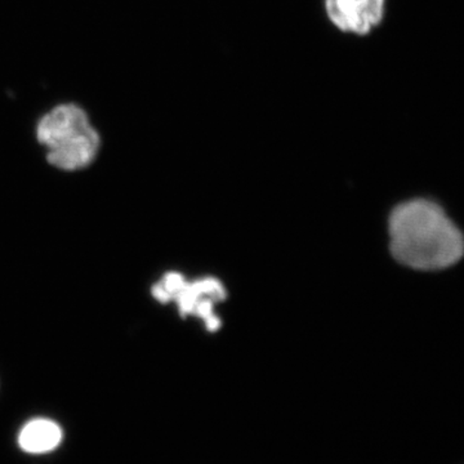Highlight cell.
<instances>
[{
    "label": "cell",
    "instance_id": "obj_1",
    "mask_svg": "<svg viewBox=\"0 0 464 464\" xmlns=\"http://www.w3.org/2000/svg\"><path fill=\"white\" fill-rule=\"evenodd\" d=\"M389 232L393 257L415 270H442L464 255L462 232L435 201L400 204L391 213Z\"/></svg>",
    "mask_w": 464,
    "mask_h": 464
},
{
    "label": "cell",
    "instance_id": "obj_2",
    "mask_svg": "<svg viewBox=\"0 0 464 464\" xmlns=\"http://www.w3.org/2000/svg\"><path fill=\"white\" fill-rule=\"evenodd\" d=\"M39 142L47 148L52 166L79 170L91 166L100 149V136L87 115L75 105H63L42 119L36 130Z\"/></svg>",
    "mask_w": 464,
    "mask_h": 464
},
{
    "label": "cell",
    "instance_id": "obj_3",
    "mask_svg": "<svg viewBox=\"0 0 464 464\" xmlns=\"http://www.w3.org/2000/svg\"><path fill=\"white\" fill-rule=\"evenodd\" d=\"M152 295L161 304L174 302L182 316H197L206 323L210 332L219 328V319L215 315V304L224 301L226 290L217 279L188 282L179 273H168L155 284Z\"/></svg>",
    "mask_w": 464,
    "mask_h": 464
},
{
    "label": "cell",
    "instance_id": "obj_4",
    "mask_svg": "<svg viewBox=\"0 0 464 464\" xmlns=\"http://www.w3.org/2000/svg\"><path fill=\"white\" fill-rule=\"evenodd\" d=\"M326 12L342 32L365 35L380 25L384 0H325Z\"/></svg>",
    "mask_w": 464,
    "mask_h": 464
},
{
    "label": "cell",
    "instance_id": "obj_5",
    "mask_svg": "<svg viewBox=\"0 0 464 464\" xmlns=\"http://www.w3.org/2000/svg\"><path fill=\"white\" fill-rule=\"evenodd\" d=\"M63 440L60 424L48 418H34L18 432L17 444L27 454H47L56 450Z\"/></svg>",
    "mask_w": 464,
    "mask_h": 464
}]
</instances>
